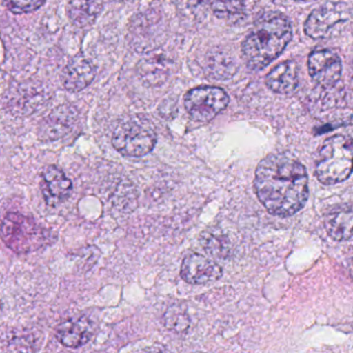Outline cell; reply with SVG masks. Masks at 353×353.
Instances as JSON below:
<instances>
[{"mask_svg":"<svg viewBox=\"0 0 353 353\" xmlns=\"http://www.w3.org/2000/svg\"><path fill=\"white\" fill-rule=\"evenodd\" d=\"M254 187L268 212L282 218L299 212L309 197L307 170L285 154H270L259 163Z\"/></svg>","mask_w":353,"mask_h":353,"instance_id":"cell-1","label":"cell"},{"mask_svg":"<svg viewBox=\"0 0 353 353\" xmlns=\"http://www.w3.org/2000/svg\"><path fill=\"white\" fill-rule=\"evenodd\" d=\"M292 38V28L286 16L278 12L264 14L254 24L241 45L248 67L259 71L284 51Z\"/></svg>","mask_w":353,"mask_h":353,"instance_id":"cell-2","label":"cell"},{"mask_svg":"<svg viewBox=\"0 0 353 353\" xmlns=\"http://www.w3.org/2000/svg\"><path fill=\"white\" fill-rule=\"evenodd\" d=\"M352 169V141L343 135L332 136L322 144L316 161V176L324 185L346 181Z\"/></svg>","mask_w":353,"mask_h":353,"instance_id":"cell-3","label":"cell"},{"mask_svg":"<svg viewBox=\"0 0 353 353\" xmlns=\"http://www.w3.org/2000/svg\"><path fill=\"white\" fill-rule=\"evenodd\" d=\"M157 143V133L150 119L132 115L119 121L112 136L117 152L129 158H140L150 154Z\"/></svg>","mask_w":353,"mask_h":353,"instance_id":"cell-4","label":"cell"},{"mask_svg":"<svg viewBox=\"0 0 353 353\" xmlns=\"http://www.w3.org/2000/svg\"><path fill=\"white\" fill-rule=\"evenodd\" d=\"M0 236L16 253H30L50 241V233L34 219L19 212H10L0 226Z\"/></svg>","mask_w":353,"mask_h":353,"instance_id":"cell-5","label":"cell"},{"mask_svg":"<svg viewBox=\"0 0 353 353\" xmlns=\"http://www.w3.org/2000/svg\"><path fill=\"white\" fill-rule=\"evenodd\" d=\"M53 92L46 84L37 80L14 83L3 97V108L14 117H30L46 106Z\"/></svg>","mask_w":353,"mask_h":353,"instance_id":"cell-6","label":"cell"},{"mask_svg":"<svg viewBox=\"0 0 353 353\" xmlns=\"http://www.w3.org/2000/svg\"><path fill=\"white\" fill-rule=\"evenodd\" d=\"M228 103V94L222 88L200 86L185 94L183 104L194 121L208 123L222 112Z\"/></svg>","mask_w":353,"mask_h":353,"instance_id":"cell-7","label":"cell"},{"mask_svg":"<svg viewBox=\"0 0 353 353\" xmlns=\"http://www.w3.org/2000/svg\"><path fill=\"white\" fill-rule=\"evenodd\" d=\"M79 113L75 106L63 104L53 109L41 121L38 128V137L41 141H57L65 137L77 123Z\"/></svg>","mask_w":353,"mask_h":353,"instance_id":"cell-8","label":"cell"},{"mask_svg":"<svg viewBox=\"0 0 353 353\" xmlns=\"http://www.w3.org/2000/svg\"><path fill=\"white\" fill-rule=\"evenodd\" d=\"M348 9L342 3H327L314 10L305 23V32L312 39H323L330 36L338 24L348 19Z\"/></svg>","mask_w":353,"mask_h":353,"instance_id":"cell-9","label":"cell"},{"mask_svg":"<svg viewBox=\"0 0 353 353\" xmlns=\"http://www.w3.org/2000/svg\"><path fill=\"white\" fill-rule=\"evenodd\" d=\"M307 70L312 79L323 88L336 85L342 75V63L334 51L315 50L307 59Z\"/></svg>","mask_w":353,"mask_h":353,"instance_id":"cell-10","label":"cell"},{"mask_svg":"<svg viewBox=\"0 0 353 353\" xmlns=\"http://www.w3.org/2000/svg\"><path fill=\"white\" fill-rule=\"evenodd\" d=\"M181 278L193 285L214 282L222 276L221 266L205 256L193 253L183 259L181 270Z\"/></svg>","mask_w":353,"mask_h":353,"instance_id":"cell-11","label":"cell"},{"mask_svg":"<svg viewBox=\"0 0 353 353\" xmlns=\"http://www.w3.org/2000/svg\"><path fill=\"white\" fill-rule=\"evenodd\" d=\"M94 77L96 69L94 65L83 55H75L63 70V86L69 92H81L94 81Z\"/></svg>","mask_w":353,"mask_h":353,"instance_id":"cell-12","label":"cell"},{"mask_svg":"<svg viewBox=\"0 0 353 353\" xmlns=\"http://www.w3.org/2000/svg\"><path fill=\"white\" fill-rule=\"evenodd\" d=\"M72 188V181L61 168L57 166L47 167L43 174L42 191L49 205H57L69 197Z\"/></svg>","mask_w":353,"mask_h":353,"instance_id":"cell-13","label":"cell"},{"mask_svg":"<svg viewBox=\"0 0 353 353\" xmlns=\"http://www.w3.org/2000/svg\"><path fill=\"white\" fill-rule=\"evenodd\" d=\"M94 334V325L85 317L74 318L59 325L57 330V339L65 346L71 348L83 346L90 340Z\"/></svg>","mask_w":353,"mask_h":353,"instance_id":"cell-14","label":"cell"},{"mask_svg":"<svg viewBox=\"0 0 353 353\" xmlns=\"http://www.w3.org/2000/svg\"><path fill=\"white\" fill-rule=\"evenodd\" d=\"M266 86L276 94H287L294 92L299 85V68L293 61L276 65L265 78Z\"/></svg>","mask_w":353,"mask_h":353,"instance_id":"cell-15","label":"cell"},{"mask_svg":"<svg viewBox=\"0 0 353 353\" xmlns=\"http://www.w3.org/2000/svg\"><path fill=\"white\" fill-rule=\"evenodd\" d=\"M170 59L159 53H150L144 57L139 65L138 72L140 77L148 85L158 86L164 83L171 73Z\"/></svg>","mask_w":353,"mask_h":353,"instance_id":"cell-16","label":"cell"},{"mask_svg":"<svg viewBox=\"0 0 353 353\" xmlns=\"http://www.w3.org/2000/svg\"><path fill=\"white\" fill-rule=\"evenodd\" d=\"M36 340L28 330L7 328L0 330V353H34Z\"/></svg>","mask_w":353,"mask_h":353,"instance_id":"cell-17","label":"cell"},{"mask_svg":"<svg viewBox=\"0 0 353 353\" xmlns=\"http://www.w3.org/2000/svg\"><path fill=\"white\" fill-rule=\"evenodd\" d=\"M103 9L101 1L74 0L67 6L68 16L74 26L84 28L92 26Z\"/></svg>","mask_w":353,"mask_h":353,"instance_id":"cell-18","label":"cell"},{"mask_svg":"<svg viewBox=\"0 0 353 353\" xmlns=\"http://www.w3.org/2000/svg\"><path fill=\"white\" fill-rule=\"evenodd\" d=\"M352 220L350 208L334 210L326 216V230L334 241H349L352 237Z\"/></svg>","mask_w":353,"mask_h":353,"instance_id":"cell-19","label":"cell"},{"mask_svg":"<svg viewBox=\"0 0 353 353\" xmlns=\"http://www.w3.org/2000/svg\"><path fill=\"white\" fill-rule=\"evenodd\" d=\"M208 71L212 78L228 79L236 72V65L230 55L225 52H214L208 59Z\"/></svg>","mask_w":353,"mask_h":353,"instance_id":"cell-20","label":"cell"},{"mask_svg":"<svg viewBox=\"0 0 353 353\" xmlns=\"http://www.w3.org/2000/svg\"><path fill=\"white\" fill-rule=\"evenodd\" d=\"M200 243L203 249L214 257L227 258L230 254V243L228 239L220 233L218 234L212 231H206L202 233Z\"/></svg>","mask_w":353,"mask_h":353,"instance_id":"cell-21","label":"cell"},{"mask_svg":"<svg viewBox=\"0 0 353 353\" xmlns=\"http://www.w3.org/2000/svg\"><path fill=\"white\" fill-rule=\"evenodd\" d=\"M214 14L221 19L227 21H236L243 15V3L241 1H230V3H210Z\"/></svg>","mask_w":353,"mask_h":353,"instance_id":"cell-22","label":"cell"},{"mask_svg":"<svg viewBox=\"0 0 353 353\" xmlns=\"http://www.w3.org/2000/svg\"><path fill=\"white\" fill-rule=\"evenodd\" d=\"M165 325L168 330H174L176 332H183L189 328V316L185 312L179 309L170 307L165 315Z\"/></svg>","mask_w":353,"mask_h":353,"instance_id":"cell-23","label":"cell"},{"mask_svg":"<svg viewBox=\"0 0 353 353\" xmlns=\"http://www.w3.org/2000/svg\"><path fill=\"white\" fill-rule=\"evenodd\" d=\"M42 0H30V1H3V5L15 14L30 13L36 11L44 5Z\"/></svg>","mask_w":353,"mask_h":353,"instance_id":"cell-24","label":"cell"}]
</instances>
